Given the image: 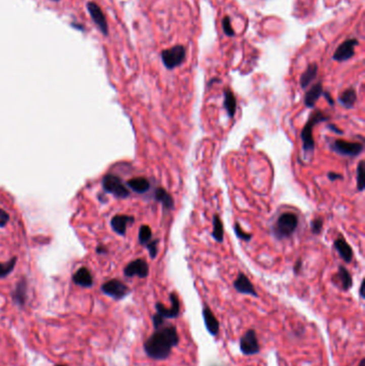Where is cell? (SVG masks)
<instances>
[{
	"mask_svg": "<svg viewBox=\"0 0 365 366\" xmlns=\"http://www.w3.org/2000/svg\"><path fill=\"white\" fill-rule=\"evenodd\" d=\"M55 366H68V365H64V364H58V365H55Z\"/></svg>",
	"mask_w": 365,
	"mask_h": 366,
	"instance_id": "b9f144b4",
	"label": "cell"
},
{
	"mask_svg": "<svg viewBox=\"0 0 365 366\" xmlns=\"http://www.w3.org/2000/svg\"><path fill=\"white\" fill-rule=\"evenodd\" d=\"M127 185L137 194H145L150 190V182L144 177H137L133 178V179H130L127 182Z\"/></svg>",
	"mask_w": 365,
	"mask_h": 366,
	"instance_id": "44dd1931",
	"label": "cell"
},
{
	"mask_svg": "<svg viewBox=\"0 0 365 366\" xmlns=\"http://www.w3.org/2000/svg\"><path fill=\"white\" fill-rule=\"evenodd\" d=\"M10 221V215L8 214L7 211L0 208V227H4Z\"/></svg>",
	"mask_w": 365,
	"mask_h": 366,
	"instance_id": "836d02e7",
	"label": "cell"
},
{
	"mask_svg": "<svg viewBox=\"0 0 365 366\" xmlns=\"http://www.w3.org/2000/svg\"><path fill=\"white\" fill-rule=\"evenodd\" d=\"M224 107H225L229 118H233L237 110V100L230 89L224 91Z\"/></svg>",
	"mask_w": 365,
	"mask_h": 366,
	"instance_id": "7402d4cb",
	"label": "cell"
},
{
	"mask_svg": "<svg viewBox=\"0 0 365 366\" xmlns=\"http://www.w3.org/2000/svg\"><path fill=\"white\" fill-rule=\"evenodd\" d=\"M124 273L127 277L138 276L139 278H145L149 275V265L145 259L137 258L126 266Z\"/></svg>",
	"mask_w": 365,
	"mask_h": 366,
	"instance_id": "30bf717a",
	"label": "cell"
},
{
	"mask_svg": "<svg viewBox=\"0 0 365 366\" xmlns=\"http://www.w3.org/2000/svg\"><path fill=\"white\" fill-rule=\"evenodd\" d=\"M301 268H302V260L299 259V260H297V262L295 264V267H294L295 273H296V274H299V272H300Z\"/></svg>",
	"mask_w": 365,
	"mask_h": 366,
	"instance_id": "d590c367",
	"label": "cell"
},
{
	"mask_svg": "<svg viewBox=\"0 0 365 366\" xmlns=\"http://www.w3.org/2000/svg\"><path fill=\"white\" fill-rule=\"evenodd\" d=\"M154 198L157 202H160L163 206V209L166 211L174 210L175 208V201L173 196L168 193L163 187H157L154 192Z\"/></svg>",
	"mask_w": 365,
	"mask_h": 366,
	"instance_id": "ffe728a7",
	"label": "cell"
},
{
	"mask_svg": "<svg viewBox=\"0 0 365 366\" xmlns=\"http://www.w3.org/2000/svg\"><path fill=\"white\" fill-rule=\"evenodd\" d=\"M55 2H57V0H55Z\"/></svg>",
	"mask_w": 365,
	"mask_h": 366,
	"instance_id": "7bdbcfd3",
	"label": "cell"
},
{
	"mask_svg": "<svg viewBox=\"0 0 365 366\" xmlns=\"http://www.w3.org/2000/svg\"><path fill=\"white\" fill-rule=\"evenodd\" d=\"M202 318L205 321L206 329L208 330V332L211 335L217 336L220 331V322L217 319V317L214 316L213 312L207 305H205V307L202 309Z\"/></svg>",
	"mask_w": 365,
	"mask_h": 366,
	"instance_id": "e0dca14e",
	"label": "cell"
},
{
	"mask_svg": "<svg viewBox=\"0 0 365 366\" xmlns=\"http://www.w3.org/2000/svg\"><path fill=\"white\" fill-rule=\"evenodd\" d=\"M334 249L339 253V255L345 262H348V264L351 262L353 258V252L351 247L346 242L345 239H343L342 237H339L336 239L334 241Z\"/></svg>",
	"mask_w": 365,
	"mask_h": 366,
	"instance_id": "ac0fdd59",
	"label": "cell"
},
{
	"mask_svg": "<svg viewBox=\"0 0 365 366\" xmlns=\"http://www.w3.org/2000/svg\"><path fill=\"white\" fill-rule=\"evenodd\" d=\"M102 186L106 193L114 195L117 198H128L130 191L118 176L108 174L102 180Z\"/></svg>",
	"mask_w": 365,
	"mask_h": 366,
	"instance_id": "277c9868",
	"label": "cell"
},
{
	"mask_svg": "<svg viewBox=\"0 0 365 366\" xmlns=\"http://www.w3.org/2000/svg\"><path fill=\"white\" fill-rule=\"evenodd\" d=\"M13 303L20 308L25 307L28 298V284L26 278H22L17 281V284L11 295Z\"/></svg>",
	"mask_w": 365,
	"mask_h": 366,
	"instance_id": "7c38bea8",
	"label": "cell"
},
{
	"mask_svg": "<svg viewBox=\"0 0 365 366\" xmlns=\"http://www.w3.org/2000/svg\"><path fill=\"white\" fill-rule=\"evenodd\" d=\"M186 50L182 45H176L171 49L164 50L161 54L162 61L166 69L174 70L175 68L179 67L185 60Z\"/></svg>",
	"mask_w": 365,
	"mask_h": 366,
	"instance_id": "5b68a950",
	"label": "cell"
},
{
	"mask_svg": "<svg viewBox=\"0 0 365 366\" xmlns=\"http://www.w3.org/2000/svg\"><path fill=\"white\" fill-rule=\"evenodd\" d=\"M179 334L174 326H163L146 340L144 350L150 359L166 360L174 347L179 344Z\"/></svg>",
	"mask_w": 365,
	"mask_h": 366,
	"instance_id": "6da1fadb",
	"label": "cell"
},
{
	"mask_svg": "<svg viewBox=\"0 0 365 366\" xmlns=\"http://www.w3.org/2000/svg\"><path fill=\"white\" fill-rule=\"evenodd\" d=\"M323 227V220L321 218L314 219L311 222V229L314 234H319Z\"/></svg>",
	"mask_w": 365,
	"mask_h": 366,
	"instance_id": "1f68e13d",
	"label": "cell"
},
{
	"mask_svg": "<svg viewBox=\"0 0 365 366\" xmlns=\"http://www.w3.org/2000/svg\"><path fill=\"white\" fill-rule=\"evenodd\" d=\"M152 240V230L148 226V225H142L138 231V241L142 246H147V244Z\"/></svg>",
	"mask_w": 365,
	"mask_h": 366,
	"instance_id": "83f0119b",
	"label": "cell"
},
{
	"mask_svg": "<svg viewBox=\"0 0 365 366\" xmlns=\"http://www.w3.org/2000/svg\"><path fill=\"white\" fill-rule=\"evenodd\" d=\"M359 44L357 39L346 40L343 44H341L335 53L333 54V59L336 61H347L354 56V48Z\"/></svg>",
	"mask_w": 365,
	"mask_h": 366,
	"instance_id": "8fae6325",
	"label": "cell"
},
{
	"mask_svg": "<svg viewBox=\"0 0 365 366\" xmlns=\"http://www.w3.org/2000/svg\"><path fill=\"white\" fill-rule=\"evenodd\" d=\"M101 292L105 296L120 301L130 295V288L120 279H110L101 286Z\"/></svg>",
	"mask_w": 365,
	"mask_h": 366,
	"instance_id": "8992f818",
	"label": "cell"
},
{
	"mask_svg": "<svg viewBox=\"0 0 365 366\" xmlns=\"http://www.w3.org/2000/svg\"><path fill=\"white\" fill-rule=\"evenodd\" d=\"M17 262V258L13 257L10 260H8L7 262H0V279L7 277L8 275H10Z\"/></svg>",
	"mask_w": 365,
	"mask_h": 366,
	"instance_id": "4316f807",
	"label": "cell"
},
{
	"mask_svg": "<svg viewBox=\"0 0 365 366\" xmlns=\"http://www.w3.org/2000/svg\"><path fill=\"white\" fill-rule=\"evenodd\" d=\"M233 288H235L240 294L250 295L255 298L258 297L254 285L252 284L250 278L245 273H242V272H239L237 278L235 279V281H233Z\"/></svg>",
	"mask_w": 365,
	"mask_h": 366,
	"instance_id": "5bb4252c",
	"label": "cell"
},
{
	"mask_svg": "<svg viewBox=\"0 0 365 366\" xmlns=\"http://www.w3.org/2000/svg\"><path fill=\"white\" fill-rule=\"evenodd\" d=\"M360 297L364 299V279L361 281V286H360Z\"/></svg>",
	"mask_w": 365,
	"mask_h": 366,
	"instance_id": "ab89813d",
	"label": "cell"
},
{
	"mask_svg": "<svg viewBox=\"0 0 365 366\" xmlns=\"http://www.w3.org/2000/svg\"><path fill=\"white\" fill-rule=\"evenodd\" d=\"M170 300H171V307L167 308L163 303L157 302L155 304V309L156 313L158 316L162 317L163 319H172V318H177L179 317L180 315V300L179 297L176 293H172L170 295Z\"/></svg>",
	"mask_w": 365,
	"mask_h": 366,
	"instance_id": "9c48e42d",
	"label": "cell"
},
{
	"mask_svg": "<svg viewBox=\"0 0 365 366\" xmlns=\"http://www.w3.org/2000/svg\"><path fill=\"white\" fill-rule=\"evenodd\" d=\"M328 178H329L331 181H335V180L343 179V176L341 174H338V173H329V174H328Z\"/></svg>",
	"mask_w": 365,
	"mask_h": 366,
	"instance_id": "e575fe53",
	"label": "cell"
},
{
	"mask_svg": "<svg viewBox=\"0 0 365 366\" xmlns=\"http://www.w3.org/2000/svg\"><path fill=\"white\" fill-rule=\"evenodd\" d=\"M318 72V67L316 63H312L307 67V69L303 72L300 77V85L302 89H306L308 85H311V83L316 78Z\"/></svg>",
	"mask_w": 365,
	"mask_h": 366,
	"instance_id": "603a6c76",
	"label": "cell"
},
{
	"mask_svg": "<svg viewBox=\"0 0 365 366\" xmlns=\"http://www.w3.org/2000/svg\"><path fill=\"white\" fill-rule=\"evenodd\" d=\"M328 128L331 129V130L333 131V132L336 133V134H343V131H342L341 129H339L335 125H332V124H331V125L328 126Z\"/></svg>",
	"mask_w": 365,
	"mask_h": 366,
	"instance_id": "8d00e7d4",
	"label": "cell"
},
{
	"mask_svg": "<svg viewBox=\"0 0 365 366\" xmlns=\"http://www.w3.org/2000/svg\"><path fill=\"white\" fill-rule=\"evenodd\" d=\"M338 276L342 283V288L344 290H349L352 286V277H351V274L349 273V271L345 267L340 266Z\"/></svg>",
	"mask_w": 365,
	"mask_h": 366,
	"instance_id": "484cf974",
	"label": "cell"
},
{
	"mask_svg": "<svg viewBox=\"0 0 365 366\" xmlns=\"http://www.w3.org/2000/svg\"><path fill=\"white\" fill-rule=\"evenodd\" d=\"M135 222L134 217L132 215H126V214H117L115 217L111 219L110 221V225L113 230L120 234V236H125L127 232V228L128 225L133 224Z\"/></svg>",
	"mask_w": 365,
	"mask_h": 366,
	"instance_id": "9a60e30c",
	"label": "cell"
},
{
	"mask_svg": "<svg viewBox=\"0 0 365 366\" xmlns=\"http://www.w3.org/2000/svg\"><path fill=\"white\" fill-rule=\"evenodd\" d=\"M357 101V92L353 88L346 89L339 97V102L346 108H352Z\"/></svg>",
	"mask_w": 365,
	"mask_h": 366,
	"instance_id": "cb8c5ba5",
	"label": "cell"
},
{
	"mask_svg": "<svg viewBox=\"0 0 365 366\" xmlns=\"http://www.w3.org/2000/svg\"><path fill=\"white\" fill-rule=\"evenodd\" d=\"M96 252L98 253V254H106L107 249L104 246H98L96 249Z\"/></svg>",
	"mask_w": 365,
	"mask_h": 366,
	"instance_id": "74e56055",
	"label": "cell"
},
{
	"mask_svg": "<svg viewBox=\"0 0 365 366\" xmlns=\"http://www.w3.org/2000/svg\"><path fill=\"white\" fill-rule=\"evenodd\" d=\"M212 225H213V229L211 234L213 239L219 243H222L224 241V226H223V222L218 214H214Z\"/></svg>",
	"mask_w": 365,
	"mask_h": 366,
	"instance_id": "d4e9b609",
	"label": "cell"
},
{
	"mask_svg": "<svg viewBox=\"0 0 365 366\" xmlns=\"http://www.w3.org/2000/svg\"><path fill=\"white\" fill-rule=\"evenodd\" d=\"M240 350L245 355H254L259 352L260 346L255 330H248L242 335L240 339Z\"/></svg>",
	"mask_w": 365,
	"mask_h": 366,
	"instance_id": "ba28073f",
	"label": "cell"
},
{
	"mask_svg": "<svg viewBox=\"0 0 365 366\" xmlns=\"http://www.w3.org/2000/svg\"><path fill=\"white\" fill-rule=\"evenodd\" d=\"M323 95V88L321 83H317L310 90L306 91L304 96V104L308 108H313L317 101Z\"/></svg>",
	"mask_w": 365,
	"mask_h": 366,
	"instance_id": "d6986e66",
	"label": "cell"
},
{
	"mask_svg": "<svg viewBox=\"0 0 365 366\" xmlns=\"http://www.w3.org/2000/svg\"><path fill=\"white\" fill-rule=\"evenodd\" d=\"M233 229H235L236 236H237L240 240L247 241V242H249V241H251V240H252V238H253L252 234H251V233H249V232H247V231H245V230H243V229L241 228V226H240V224H239V223H235V226H233Z\"/></svg>",
	"mask_w": 365,
	"mask_h": 366,
	"instance_id": "f546056e",
	"label": "cell"
},
{
	"mask_svg": "<svg viewBox=\"0 0 365 366\" xmlns=\"http://www.w3.org/2000/svg\"><path fill=\"white\" fill-rule=\"evenodd\" d=\"M87 8L91 15L92 21L96 23V25L99 27V29L102 31V33L106 35L108 33V26L104 13L102 12L101 8L96 3H88Z\"/></svg>",
	"mask_w": 365,
	"mask_h": 366,
	"instance_id": "4fadbf2b",
	"label": "cell"
},
{
	"mask_svg": "<svg viewBox=\"0 0 365 366\" xmlns=\"http://www.w3.org/2000/svg\"><path fill=\"white\" fill-rule=\"evenodd\" d=\"M323 95H325L327 101L329 102V104H330V105H334V101H333L332 97L330 96V93H329V92H323Z\"/></svg>",
	"mask_w": 365,
	"mask_h": 366,
	"instance_id": "f35d334b",
	"label": "cell"
},
{
	"mask_svg": "<svg viewBox=\"0 0 365 366\" xmlns=\"http://www.w3.org/2000/svg\"><path fill=\"white\" fill-rule=\"evenodd\" d=\"M157 246H158V240L157 239H155V240H151L150 242H149L148 244H147V246H146V248H147V250L149 251V255H150V257L152 258V259H154L155 257H156V255H157Z\"/></svg>",
	"mask_w": 365,
	"mask_h": 366,
	"instance_id": "d6a6232c",
	"label": "cell"
},
{
	"mask_svg": "<svg viewBox=\"0 0 365 366\" xmlns=\"http://www.w3.org/2000/svg\"><path fill=\"white\" fill-rule=\"evenodd\" d=\"M299 225V218L293 212L282 213L277 218L274 227L273 233L276 239L283 240L290 238L297 230Z\"/></svg>",
	"mask_w": 365,
	"mask_h": 366,
	"instance_id": "3957f363",
	"label": "cell"
},
{
	"mask_svg": "<svg viewBox=\"0 0 365 366\" xmlns=\"http://www.w3.org/2000/svg\"><path fill=\"white\" fill-rule=\"evenodd\" d=\"M331 149L343 156L357 157L363 152L364 146L362 143H351L346 142L344 139H335L331 145Z\"/></svg>",
	"mask_w": 365,
	"mask_h": 366,
	"instance_id": "52a82bcc",
	"label": "cell"
},
{
	"mask_svg": "<svg viewBox=\"0 0 365 366\" xmlns=\"http://www.w3.org/2000/svg\"><path fill=\"white\" fill-rule=\"evenodd\" d=\"M330 117L327 116L323 111L316 110L307 120L301 132V139L304 152H313L315 149V140L313 136V128L320 122L329 121Z\"/></svg>",
	"mask_w": 365,
	"mask_h": 366,
	"instance_id": "7a4b0ae2",
	"label": "cell"
},
{
	"mask_svg": "<svg viewBox=\"0 0 365 366\" xmlns=\"http://www.w3.org/2000/svg\"><path fill=\"white\" fill-rule=\"evenodd\" d=\"M74 284L83 288H91L93 286V276L88 268L82 267L78 269L72 277Z\"/></svg>",
	"mask_w": 365,
	"mask_h": 366,
	"instance_id": "2e32d148",
	"label": "cell"
},
{
	"mask_svg": "<svg viewBox=\"0 0 365 366\" xmlns=\"http://www.w3.org/2000/svg\"><path fill=\"white\" fill-rule=\"evenodd\" d=\"M357 189L359 192H362L365 189L364 181V161H361L357 168Z\"/></svg>",
	"mask_w": 365,
	"mask_h": 366,
	"instance_id": "f1b7e54d",
	"label": "cell"
},
{
	"mask_svg": "<svg viewBox=\"0 0 365 366\" xmlns=\"http://www.w3.org/2000/svg\"><path fill=\"white\" fill-rule=\"evenodd\" d=\"M222 25H223V30H224V32H225L226 35H228V36L235 35V30H233V28L230 23V18L228 16H225L223 18Z\"/></svg>",
	"mask_w": 365,
	"mask_h": 366,
	"instance_id": "4dcf8cb0",
	"label": "cell"
},
{
	"mask_svg": "<svg viewBox=\"0 0 365 366\" xmlns=\"http://www.w3.org/2000/svg\"><path fill=\"white\" fill-rule=\"evenodd\" d=\"M358 366H365V359H362V360L360 361V363H359Z\"/></svg>",
	"mask_w": 365,
	"mask_h": 366,
	"instance_id": "60d3db41",
	"label": "cell"
}]
</instances>
